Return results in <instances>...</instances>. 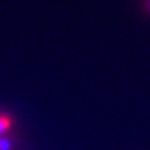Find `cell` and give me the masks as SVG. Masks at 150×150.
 I'll use <instances>...</instances> for the list:
<instances>
[{
	"instance_id": "6da1fadb",
	"label": "cell",
	"mask_w": 150,
	"mask_h": 150,
	"mask_svg": "<svg viewBox=\"0 0 150 150\" xmlns=\"http://www.w3.org/2000/svg\"><path fill=\"white\" fill-rule=\"evenodd\" d=\"M11 126V118H9L8 115H0V134L5 133L8 129H10Z\"/></svg>"
},
{
	"instance_id": "7a4b0ae2",
	"label": "cell",
	"mask_w": 150,
	"mask_h": 150,
	"mask_svg": "<svg viewBox=\"0 0 150 150\" xmlns=\"http://www.w3.org/2000/svg\"><path fill=\"white\" fill-rule=\"evenodd\" d=\"M11 142L9 139H0V150H10Z\"/></svg>"
},
{
	"instance_id": "3957f363",
	"label": "cell",
	"mask_w": 150,
	"mask_h": 150,
	"mask_svg": "<svg viewBox=\"0 0 150 150\" xmlns=\"http://www.w3.org/2000/svg\"><path fill=\"white\" fill-rule=\"evenodd\" d=\"M0 139H1V138H0Z\"/></svg>"
}]
</instances>
